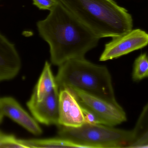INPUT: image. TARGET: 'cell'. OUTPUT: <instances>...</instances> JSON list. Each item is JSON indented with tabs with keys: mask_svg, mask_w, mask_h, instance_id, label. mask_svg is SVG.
I'll return each mask as SVG.
<instances>
[{
	"mask_svg": "<svg viewBox=\"0 0 148 148\" xmlns=\"http://www.w3.org/2000/svg\"><path fill=\"white\" fill-rule=\"evenodd\" d=\"M59 125L77 128L84 123L81 105L68 89L59 91Z\"/></svg>",
	"mask_w": 148,
	"mask_h": 148,
	"instance_id": "ba28073f",
	"label": "cell"
},
{
	"mask_svg": "<svg viewBox=\"0 0 148 148\" xmlns=\"http://www.w3.org/2000/svg\"><path fill=\"white\" fill-rule=\"evenodd\" d=\"M132 131L133 140L130 148H148V102L143 107Z\"/></svg>",
	"mask_w": 148,
	"mask_h": 148,
	"instance_id": "4fadbf2b",
	"label": "cell"
},
{
	"mask_svg": "<svg viewBox=\"0 0 148 148\" xmlns=\"http://www.w3.org/2000/svg\"><path fill=\"white\" fill-rule=\"evenodd\" d=\"M7 135L3 134L1 131H0V142L4 139L5 137L7 136Z\"/></svg>",
	"mask_w": 148,
	"mask_h": 148,
	"instance_id": "e0dca14e",
	"label": "cell"
},
{
	"mask_svg": "<svg viewBox=\"0 0 148 148\" xmlns=\"http://www.w3.org/2000/svg\"><path fill=\"white\" fill-rule=\"evenodd\" d=\"M97 37H116L128 33L132 16L114 0H58Z\"/></svg>",
	"mask_w": 148,
	"mask_h": 148,
	"instance_id": "7a4b0ae2",
	"label": "cell"
},
{
	"mask_svg": "<svg viewBox=\"0 0 148 148\" xmlns=\"http://www.w3.org/2000/svg\"><path fill=\"white\" fill-rule=\"evenodd\" d=\"M37 27L49 45L51 63L56 66L84 58L100 39L59 1L47 17L37 23Z\"/></svg>",
	"mask_w": 148,
	"mask_h": 148,
	"instance_id": "6da1fadb",
	"label": "cell"
},
{
	"mask_svg": "<svg viewBox=\"0 0 148 148\" xmlns=\"http://www.w3.org/2000/svg\"><path fill=\"white\" fill-rule=\"evenodd\" d=\"M15 148H83L82 146L62 138L47 139H16Z\"/></svg>",
	"mask_w": 148,
	"mask_h": 148,
	"instance_id": "7c38bea8",
	"label": "cell"
},
{
	"mask_svg": "<svg viewBox=\"0 0 148 148\" xmlns=\"http://www.w3.org/2000/svg\"><path fill=\"white\" fill-rule=\"evenodd\" d=\"M148 77V56L141 54L135 61L132 73V79L138 81Z\"/></svg>",
	"mask_w": 148,
	"mask_h": 148,
	"instance_id": "5bb4252c",
	"label": "cell"
},
{
	"mask_svg": "<svg viewBox=\"0 0 148 148\" xmlns=\"http://www.w3.org/2000/svg\"><path fill=\"white\" fill-rule=\"evenodd\" d=\"M60 138L83 148H130L133 140L132 130L116 128L103 124L84 123L77 128L59 126Z\"/></svg>",
	"mask_w": 148,
	"mask_h": 148,
	"instance_id": "277c9868",
	"label": "cell"
},
{
	"mask_svg": "<svg viewBox=\"0 0 148 148\" xmlns=\"http://www.w3.org/2000/svg\"><path fill=\"white\" fill-rule=\"evenodd\" d=\"M33 4L41 10L53 9L58 3V0H33Z\"/></svg>",
	"mask_w": 148,
	"mask_h": 148,
	"instance_id": "9a60e30c",
	"label": "cell"
},
{
	"mask_svg": "<svg viewBox=\"0 0 148 148\" xmlns=\"http://www.w3.org/2000/svg\"><path fill=\"white\" fill-rule=\"evenodd\" d=\"M21 67V58L14 44L0 34V82L14 78Z\"/></svg>",
	"mask_w": 148,
	"mask_h": 148,
	"instance_id": "30bf717a",
	"label": "cell"
},
{
	"mask_svg": "<svg viewBox=\"0 0 148 148\" xmlns=\"http://www.w3.org/2000/svg\"><path fill=\"white\" fill-rule=\"evenodd\" d=\"M58 88L56 79L53 75L51 65L46 61L39 81L36 85L32 96L41 101Z\"/></svg>",
	"mask_w": 148,
	"mask_h": 148,
	"instance_id": "8fae6325",
	"label": "cell"
},
{
	"mask_svg": "<svg viewBox=\"0 0 148 148\" xmlns=\"http://www.w3.org/2000/svg\"><path fill=\"white\" fill-rule=\"evenodd\" d=\"M59 90L56 88L41 101L31 96L27 105L34 119L40 123L59 125Z\"/></svg>",
	"mask_w": 148,
	"mask_h": 148,
	"instance_id": "52a82bcc",
	"label": "cell"
},
{
	"mask_svg": "<svg viewBox=\"0 0 148 148\" xmlns=\"http://www.w3.org/2000/svg\"><path fill=\"white\" fill-rule=\"evenodd\" d=\"M55 79L59 91L77 89L111 103H118L108 69L84 58L69 60L59 66Z\"/></svg>",
	"mask_w": 148,
	"mask_h": 148,
	"instance_id": "3957f363",
	"label": "cell"
},
{
	"mask_svg": "<svg viewBox=\"0 0 148 148\" xmlns=\"http://www.w3.org/2000/svg\"><path fill=\"white\" fill-rule=\"evenodd\" d=\"M148 44V33L139 29L132 30L125 34L113 37L112 41L106 43L100 61H104L118 58Z\"/></svg>",
	"mask_w": 148,
	"mask_h": 148,
	"instance_id": "8992f818",
	"label": "cell"
},
{
	"mask_svg": "<svg viewBox=\"0 0 148 148\" xmlns=\"http://www.w3.org/2000/svg\"><path fill=\"white\" fill-rule=\"evenodd\" d=\"M68 89L80 105L94 113L103 125L114 127L127 121L126 113L119 103H111L77 89Z\"/></svg>",
	"mask_w": 148,
	"mask_h": 148,
	"instance_id": "5b68a950",
	"label": "cell"
},
{
	"mask_svg": "<svg viewBox=\"0 0 148 148\" xmlns=\"http://www.w3.org/2000/svg\"><path fill=\"white\" fill-rule=\"evenodd\" d=\"M3 116L0 113V124L2 122L3 120Z\"/></svg>",
	"mask_w": 148,
	"mask_h": 148,
	"instance_id": "ac0fdd59",
	"label": "cell"
},
{
	"mask_svg": "<svg viewBox=\"0 0 148 148\" xmlns=\"http://www.w3.org/2000/svg\"><path fill=\"white\" fill-rule=\"evenodd\" d=\"M0 113L3 116L10 118L35 135L42 134V130L35 119L32 118L13 97L0 98Z\"/></svg>",
	"mask_w": 148,
	"mask_h": 148,
	"instance_id": "9c48e42d",
	"label": "cell"
},
{
	"mask_svg": "<svg viewBox=\"0 0 148 148\" xmlns=\"http://www.w3.org/2000/svg\"><path fill=\"white\" fill-rule=\"evenodd\" d=\"M81 107L83 114L84 123L90 124H102L100 120L94 113L82 106H81Z\"/></svg>",
	"mask_w": 148,
	"mask_h": 148,
	"instance_id": "2e32d148",
	"label": "cell"
}]
</instances>
